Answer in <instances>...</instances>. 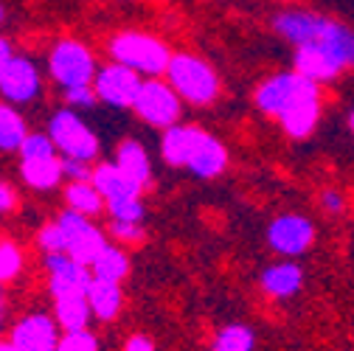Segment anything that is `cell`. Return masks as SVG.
Instances as JSON below:
<instances>
[{"instance_id":"obj_1","label":"cell","mask_w":354,"mask_h":351,"mask_svg":"<svg viewBox=\"0 0 354 351\" xmlns=\"http://www.w3.org/2000/svg\"><path fill=\"white\" fill-rule=\"evenodd\" d=\"M295 70L313 82H329L343 70L354 68V31L332 23L329 31L313 46L295 48Z\"/></svg>"},{"instance_id":"obj_2","label":"cell","mask_w":354,"mask_h":351,"mask_svg":"<svg viewBox=\"0 0 354 351\" xmlns=\"http://www.w3.org/2000/svg\"><path fill=\"white\" fill-rule=\"evenodd\" d=\"M113 62L118 65H127L136 73L147 76V79H155V76H166L169 70V62H171V51L163 39L152 37V34H144V31H121L110 39L107 46Z\"/></svg>"},{"instance_id":"obj_3","label":"cell","mask_w":354,"mask_h":351,"mask_svg":"<svg viewBox=\"0 0 354 351\" xmlns=\"http://www.w3.org/2000/svg\"><path fill=\"white\" fill-rule=\"evenodd\" d=\"M166 82L177 91L183 102L205 107L219 96V76L216 70L194 54H174L166 70Z\"/></svg>"},{"instance_id":"obj_4","label":"cell","mask_w":354,"mask_h":351,"mask_svg":"<svg viewBox=\"0 0 354 351\" xmlns=\"http://www.w3.org/2000/svg\"><path fill=\"white\" fill-rule=\"evenodd\" d=\"M313 99H321L318 82L301 76L298 70L276 73L270 79H264L256 91V107L264 115H273V118H281L287 110H292L304 102H313Z\"/></svg>"},{"instance_id":"obj_5","label":"cell","mask_w":354,"mask_h":351,"mask_svg":"<svg viewBox=\"0 0 354 351\" xmlns=\"http://www.w3.org/2000/svg\"><path fill=\"white\" fill-rule=\"evenodd\" d=\"M48 135L57 144L62 158H76L84 163H93L99 155V138L87 126L73 107H62L48 118Z\"/></svg>"},{"instance_id":"obj_6","label":"cell","mask_w":354,"mask_h":351,"mask_svg":"<svg viewBox=\"0 0 354 351\" xmlns=\"http://www.w3.org/2000/svg\"><path fill=\"white\" fill-rule=\"evenodd\" d=\"M48 70L54 76L57 84L68 87H84L93 84L96 79V57L91 54V48L79 39H59L48 54Z\"/></svg>"},{"instance_id":"obj_7","label":"cell","mask_w":354,"mask_h":351,"mask_svg":"<svg viewBox=\"0 0 354 351\" xmlns=\"http://www.w3.org/2000/svg\"><path fill=\"white\" fill-rule=\"evenodd\" d=\"M54 222H57L59 231H62L65 253H68L73 261H79V265L91 267L93 261L99 258V253L110 245L107 236H104V231L91 222V216L76 214V211H71V208H65V211L54 219Z\"/></svg>"},{"instance_id":"obj_8","label":"cell","mask_w":354,"mask_h":351,"mask_svg":"<svg viewBox=\"0 0 354 351\" xmlns=\"http://www.w3.org/2000/svg\"><path fill=\"white\" fill-rule=\"evenodd\" d=\"M132 110H136L138 118H144L149 126L169 129L177 124V118H180V96H177L174 87L169 82H163L160 76L144 79Z\"/></svg>"},{"instance_id":"obj_9","label":"cell","mask_w":354,"mask_h":351,"mask_svg":"<svg viewBox=\"0 0 354 351\" xmlns=\"http://www.w3.org/2000/svg\"><path fill=\"white\" fill-rule=\"evenodd\" d=\"M144 84V76L136 73L127 65H118V62H110L104 65L96 79H93V91L99 96V102H104L107 107H115V110H127L136 104V96Z\"/></svg>"},{"instance_id":"obj_10","label":"cell","mask_w":354,"mask_h":351,"mask_svg":"<svg viewBox=\"0 0 354 351\" xmlns=\"http://www.w3.org/2000/svg\"><path fill=\"white\" fill-rule=\"evenodd\" d=\"M268 245L284 258L304 256L315 245V225L301 214H281L268 225Z\"/></svg>"},{"instance_id":"obj_11","label":"cell","mask_w":354,"mask_h":351,"mask_svg":"<svg viewBox=\"0 0 354 351\" xmlns=\"http://www.w3.org/2000/svg\"><path fill=\"white\" fill-rule=\"evenodd\" d=\"M62 329L48 312H28L17 318L9 329V343L20 351H57Z\"/></svg>"},{"instance_id":"obj_12","label":"cell","mask_w":354,"mask_h":351,"mask_svg":"<svg viewBox=\"0 0 354 351\" xmlns=\"http://www.w3.org/2000/svg\"><path fill=\"white\" fill-rule=\"evenodd\" d=\"M42 267L48 270V292L54 298L65 295H87L93 284V270L87 265H79L68 253H46Z\"/></svg>"},{"instance_id":"obj_13","label":"cell","mask_w":354,"mask_h":351,"mask_svg":"<svg viewBox=\"0 0 354 351\" xmlns=\"http://www.w3.org/2000/svg\"><path fill=\"white\" fill-rule=\"evenodd\" d=\"M39 87H42V79H39V70L31 59L26 57H15L6 70L0 73V96L9 104H28L39 96Z\"/></svg>"},{"instance_id":"obj_14","label":"cell","mask_w":354,"mask_h":351,"mask_svg":"<svg viewBox=\"0 0 354 351\" xmlns=\"http://www.w3.org/2000/svg\"><path fill=\"white\" fill-rule=\"evenodd\" d=\"M335 20L329 17H321V15H313V12H281L279 17H273V28L287 39L292 46H313L318 42L329 26Z\"/></svg>"},{"instance_id":"obj_15","label":"cell","mask_w":354,"mask_h":351,"mask_svg":"<svg viewBox=\"0 0 354 351\" xmlns=\"http://www.w3.org/2000/svg\"><path fill=\"white\" fill-rule=\"evenodd\" d=\"M203 138H205V129H200L194 124H174L163 133L160 155L169 166H189V160Z\"/></svg>"},{"instance_id":"obj_16","label":"cell","mask_w":354,"mask_h":351,"mask_svg":"<svg viewBox=\"0 0 354 351\" xmlns=\"http://www.w3.org/2000/svg\"><path fill=\"white\" fill-rule=\"evenodd\" d=\"M259 287L273 301L295 298L304 287V270L295 265V261H276V265L264 267V273L259 278Z\"/></svg>"},{"instance_id":"obj_17","label":"cell","mask_w":354,"mask_h":351,"mask_svg":"<svg viewBox=\"0 0 354 351\" xmlns=\"http://www.w3.org/2000/svg\"><path fill=\"white\" fill-rule=\"evenodd\" d=\"M91 183L99 189V194L104 197V202L129 200V197H141V191H144L136 180H129L115 163H99V166L93 169Z\"/></svg>"},{"instance_id":"obj_18","label":"cell","mask_w":354,"mask_h":351,"mask_svg":"<svg viewBox=\"0 0 354 351\" xmlns=\"http://www.w3.org/2000/svg\"><path fill=\"white\" fill-rule=\"evenodd\" d=\"M225 166H228V149L219 144L211 133H205V138L194 149V155H192L186 169L200 180H214V178H219V174L225 171Z\"/></svg>"},{"instance_id":"obj_19","label":"cell","mask_w":354,"mask_h":351,"mask_svg":"<svg viewBox=\"0 0 354 351\" xmlns=\"http://www.w3.org/2000/svg\"><path fill=\"white\" fill-rule=\"evenodd\" d=\"M115 166L127 174L129 180H136L141 189H147L152 183V163H149V155L144 149V144L138 141H121L118 149H115Z\"/></svg>"},{"instance_id":"obj_20","label":"cell","mask_w":354,"mask_h":351,"mask_svg":"<svg viewBox=\"0 0 354 351\" xmlns=\"http://www.w3.org/2000/svg\"><path fill=\"white\" fill-rule=\"evenodd\" d=\"M87 301H91V310H93V318L96 321H115L121 306H124V292H121V284L115 281H102V278H93L91 290H87Z\"/></svg>"},{"instance_id":"obj_21","label":"cell","mask_w":354,"mask_h":351,"mask_svg":"<svg viewBox=\"0 0 354 351\" xmlns=\"http://www.w3.org/2000/svg\"><path fill=\"white\" fill-rule=\"evenodd\" d=\"M20 178L26 186L37 191H51L62 183V158H42V160H20Z\"/></svg>"},{"instance_id":"obj_22","label":"cell","mask_w":354,"mask_h":351,"mask_svg":"<svg viewBox=\"0 0 354 351\" xmlns=\"http://www.w3.org/2000/svg\"><path fill=\"white\" fill-rule=\"evenodd\" d=\"M54 318L59 323L62 332H79L87 329L93 321V310L87 295H65V298H54Z\"/></svg>"},{"instance_id":"obj_23","label":"cell","mask_w":354,"mask_h":351,"mask_svg":"<svg viewBox=\"0 0 354 351\" xmlns=\"http://www.w3.org/2000/svg\"><path fill=\"white\" fill-rule=\"evenodd\" d=\"M318 118H321V99H313V102H304L292 110H287L279 121L284 126V133L295 141L313 135V129L318 126Z\"/></svg>"},{"instance_id":"obj_24","label":"cell","mask_w":354,"mask_h":351,"mask_svg":"<svg viewBox=\"0 0 354 351\" xmlns=\"http://www.w3.org/2000/svg\"><path fill=\"white\" fill-rule=\"evenodd\" d=\"M26 138H28L26 118L9 102H0V152H20Z\"/></svg>"},{"instance_id":"obj_25","label":"cell","mask_w":354,"mask_h":351,"mask_svg":"<svg viewBox=\"0 0 354 351\" xmlns=\"http://www.w3.org/2000/svg\"><path fill=\"white\" fill-rule=\"evenodd\" d=\"M91 270H93V278L121 284V281L129 276V258H127V253H124L121 247L107 245V247L99 253V258L91 265Z\"/></svg>"},{"instance_id":"obj_26","label":"cell","mask_w":354,"mask_h":351,"mask_svg":"<svg viewBox=\"0 0 354 351\" xmlns=\"http://www.w3.org/2000/svg\"><path fill=\"white\" fill-rule=\"evenodd\" d=\"M65 202L71 211L84 214V216H96L107 208L104 197L99 194V189L93 183H68L65 186Z\"/></svg>"},{"instance_id":"obj_27","label":"cell","mask_w":354,"mask_h":351,"mask_svg":"<svg viewBox=\"0 0 354 351\" xmlns=\"http://www.w3.org/2000/svg\"><path fill=\"white\" fill-rule=\"evenodd\" d=\"M256 348V332L245 323H228L214 334L211 351H253Z\"/></svg>"},{"instance_id":"obj_28","label":"cell","mask_w":354,"mask_h":351,"mask_svg":"<svg viewBox=\"0 0 354 351\" xmlns=\"http://www.w3.org/2000/svg\"><path fill=\"white\" fill-rule=\"evenodd\" d=\"M26 267L23 250L12 239H0V284H12Z\"/></svg>"},{"instance_id":"obj_29","label":"cell","mask_w":354,"mask_h":351,"mask_svg":"<svg viewBox=\"0 0 354 351\" xmlns=\"http://www.w3.org/2000/svg\"><path fill=\"white\" fill-rule=\"evenodd\" d=\"M42 158H59L57 144L48 133H28V138L20 146V160H42Z\"/></svg>"},{"instance_id":"obj_30","label":"cell","mask_w":354,"mask_h":351,"mask_svg":"<svg viewBox=\"0 0 354 351\" xmlns=\"http://www.w3.org/2000/svg\"><path fill=\"white\" fill-rule=\"evenodd\" d=\"M107 211H110V219H115V222H144V214H147L141 197L107 202Z\"/></svg>"},{"instance_id":"obj_31","label":"cell","mask_w":354,"mask_h":351,"mask_svg":"<svg viewBox=\"0 0 354 351\" xmlns=\"http://www.w3.org/2000/svg\"><path fill=\"white\" fill-rule=\"evenodd\" d=\"M57 351H99V337H96L91 329L62 332Z\"/></svg>"},{"instance_id":"obj_32","label":"cell","mask_w":354,"mask_h":351,"mask_svg":"<svg viewBox=\"0 0 354 351\" xmlns=\"http://www.w3.org/2000/svg\"><path fill=\"white\" fill-rule=\"evenodd\" d=\"M37 247L42 250V256L46 253H65V239H62V231H59L57 222L46 225L37 234Z\"/></svg>"},{"instance_id":"obj_33","label":"cell","mask_w":354,"mask_h":351,"mask_svg":"<svg viewBox=\"0 0 354 351\" xmlns=\"http://www.w3.org/2000/svg\"><path fill=\"white\" fill-rule=\"evenodd\" d=\"M65 102L73 110H91V107H96L99 96L93 91V84H84V87H68V91H65Z\"/></svg>"},{"instance_id":"obj_34","label":"cell","mask_w":354,"mask_h":351,"mask_svg":"<svg viewBox=\"0 0 354 351\" xmlns=\"http://www.w3.org/2000/svg\"><path fill=\"white\" fill-rule=\"evenodd\" d=\"M110 234L121 245H138V242H144V225L141 222H115V219H113Z\"/></svg>"},{"instance_id":"obj_35","label":"cell","mask_w":354,"mask_h":351,"mask_svg":"<svg viewBox=\"0 0 354 351\" xmlns=\"http://www.w3.org/2000/svg\"><path fill=\"white\" fill-rule=\"evenodd\" d=\"M62 171L71 183H91V178H93L91 163L76 160V158H62Z\"/></svg>"},{"instance_id":"obj_36","label":"cell","mask_w":354,"mask_h":351,"mask_svg":"<svg viewBox=\"0 0 354 351\" xmlns=\"http://www.w3.org/2000/svg\"><path fill=\"white\" fill-rule=\"evenodd\" d=\"M321 208L326 211V214H340L343 208H346V200H343V194L340 191H324L321 194Z\"/></svg>"},{"instance_id":"obj_37","label":"cell","mask_w":354,"mask_h":351,"mask_svg":"<svg viewBox=\"0 0 354 351\" xmlns=\"http://www.w3.org/2000/svg\"><path fill=\"white\" fill-rule=\"evenodd\" d=\"M124 351H155V343L149 334H129V340L124 343Z\"/></svg>"},{"instance_id":"obj_38","label":"cell","mask_w":354,"mask_h":351,"mask_svg":"<svg viewBox=\"0 0 354 351\" xmlns=\"http://www.w3.org/2000/svg\"><path fill=\"white\" fill-rule=\"evenodd\" d=\"M15 205H17V197H15L12 186L0 183V214H9V211H12Z\"/></svg>"},{"instance_id":"obj_39","label":"cell","mask_w":354,"mask_h":351,"mask_svg":"<svg viewBox=\"0 0 354 351\" xmlns=\"http://www.w3.org/2000/svg\"><path fill=\"white\" fill-rule=\"evenodd\" d=\"M15 59V51H12V42L6 37H0V73L6 70V65Z\"/></svg>"},{"instance_id":"obj_40","label":"cell","mask_w":354,"mask_h":351,"mask_svg":"<svg viewBox=\"0 0 354 351\" xmlns=\"http://www.w3.org/2000/svg\"><path fill=\"white\" fill-rule=\"evenodd\" d=\"M3 321H6V295L0 290V326H3Z\"/></svg>"},{"instance_id":"obj_41","label":"cell","mask_w":354,"mask_h":351,"mask_svg":"<svg viewBox=\"0 0 354 351\" xmlns=\"http://www.w3.org/2000/svg\"><path fill=\"white\" fill-rule=\"evenodd\" d=\"M0 351H20V348H17V345H12V343L6 340V343H3V348H0Z\"/></svg>"},{"instance_id":"obj_42","label":"cell","mask_w":354,"mask_h":351,"mask_svg":"<svg viewBox=\"0 0 354 351\" xmlns=\"http://www.w3.org/2000/svg\"><path fill=\"white\" fill-rule=\"evenodd\" d=\"M348 126H351V133H354V110L348 113Z\"/></svg>"},{"instance_id":"obj_43","label":"cell","mask_w":354,"mask_h":351,"mask_svg":"<svg viewBox=\"0 0 354 351\" xmlns=\"http://www.w3.org/2000/svg\"><path fill=\"white\" fill-rule=\"evenodd\" d=\"M3 15H6V12H3V6H0V23H3Z\"/></svg>"},{"instance_id":"obj_44","label":"cell","mask_w":354,"mask_h":351,"mask_svg":"<svg viewBox=\"0 0 354 351\" xmlns=\"http://www.w3.org/2000/svg\"><path fill=\"white\" fill-rule=\"evenodd\" d=\"M0 348H3V340H0Z\"/></svg>"}]
</instances>
